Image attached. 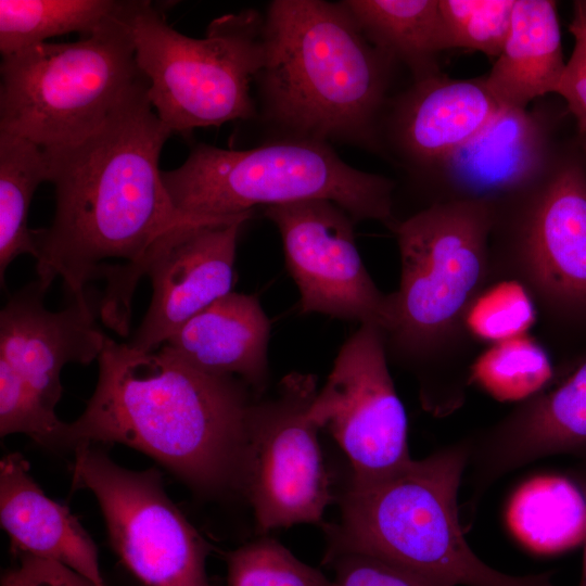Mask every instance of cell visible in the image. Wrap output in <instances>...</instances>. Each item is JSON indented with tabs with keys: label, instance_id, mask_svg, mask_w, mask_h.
I'll use <instances>...</instances> for the list:
<instances>
[{
	"label": "cell",
	"instance_id": "9c48e42d",
	"mask_svg": "<svg viewBox=\"0 0 586 586\" xmlns=\"http://www.w3.org/2000/svg\"><path fill=\"white\" fill-rule=\"evenodd\" d=\"M264 20L255 11L219 16L203 38L169 26L151 1L132 18L136 58L149 98L173 132L220 126L255 115L251 84L264 65Z\"/></svg>",
	"mask_w": 586,
	"mask_h": 586
},
{
	"label": "cell",
	"instance_id": "e0dca14e",
	"mask_svg": "<svg viewBox=\"0 0 586 586\" xmlns=\"http://www.w3.org/2000/svg\"><path fill=\"white\" fill-rule=\"evenodd\" d=\"M48 288L37 279L9 297L0 311V359L55 411L63 367L98 359L106 335L95 323L99 309L87 294L50 311L43 304Z\"/></svg>",
	"mask_w": 586,
	"mask_h": 586
},
{
	"label": "cell",
	"instance_id": "83f0119b",
	"mask_svg": "<svg viewBox=\"0 0 586 586\" xmlns=\"http://www.w3.org/2000/svg\"><path fill=\"white\" fill-rule=\"evenodd\" d=\"M226 586H334L278 540L262 537L225 552Z\"/></svg>",
	"mask_w": 586,
	"mask_h": 586
},
{
	"label": "cell",
	"instance_id": "8fae6325",
	"mask_svg": "<svg viewBox=\"0 0 586 586\" xmlns=\"http://www.w3.org/2000/svg\"><path fill=\"white\" fill-rule=\"evenodd\" d=\"M313 374L292 372L273 395L256 397L250 413L240 493L262 534L295 524H322L331 491L319 428L308 416Z\"/></svg>",
	"mask_w": 586,
	"mask_h": 586
},
{
	"label": "cell",
	"instance_id": "ffe728a7",
	"mask_svg": "<svg viewBox=\"0 0 586 586\" xmlns=\"http://www.w3.org/2000/svg\"><path fill=\"white\" fill-rule=\"evenodd\" d=\"M0 522L15 555L62 563L93 586H105L92 538L65 506L42 492L20 453L0 461Z\"/></svg>",
	"mask_w": 586,
	"mask_h": 586
},
{
	"label": "cell",
	"instance_id": "1f68e13d",
	"mask_svg": "<svg viewBox=\"0 0 586 586\" xmlns=\"http://www.w3.org/2000/svg\"><path fill=\"white\" fill-rule=\"evenodd\" d=\"M324 565L335 572L334 586H428L388 563L361 553L341 555Z\"/></svg>",
	"mask_w": 586,
	"mask_h": 586
},
{
	"label": "cell",
	"instance_id": "d4e9b609",
	"mask_svg": "<svg viewBox=\"0 0 586 586\" xmlns=\"http://www.w3.org/2000/svg\"><path fill=\"white\" fill-rule=\"evenodd\" d=\"M48 181L44 153L36 143L0 132V281L9 265L22 254L35 257L31 230L27 226L36 189Z\"/></svg>",
	"mask_w": 586,
	"mask_h": 586
},
{
	"label": "cell",
	"instance_id": "ba28073f",
	"mask_svg": "<svg viewBox=\"0 0 586 586\" xmlns=\"http://www.w3.org/2000/svg\"><path fill=\"white\" fill-rule=\"evenodd\" d=\"M494 277L519 281L557 335H586V164L559 146L545 171L494 208Z\"/></svg>",
	"mask_w": 586,
	"mask_h": 586
},
{
	"label": "cell",
	"instance_id": "44dd1931",
	"mask_svg": "<svg viewBox=\"0 0 586 586\" xmlns=\"http://www.w3.org/2000/svg\"><path fill=\"white\" fill-rule=\"evenodd\" d=\"M565 63L557 3L515 0L506 42L484 82L501 107L526 109L557 92Z\"/></svg>",
	"mask_w": 586,
	"mask_h": 586
},
{
	"label": "cell",
	"instance_id": "484cf974",
	"mask_svg": "<svg viewBox=\"0 0 586 586\" xmlns=\"http://www.w3.org/2000/svg\"><path fill=\"white\" fill-rule=\"evenodd\" d=\"M546 348L528 333L488 346L470 368V383L498 402L521 403L555 377Z\"/></svg>",
	"mask_w": 586,
	"mask_h": 586
},
{
	"label": "cell",
	"instance_id": "52a82bcc",
	"mask_svg": "<svg viewBox=\"0 0 586 586\" xmlns=\"http://www.w3.org/2000/svg\"><path fill=\"white\" fill-rule=\"evenodd\" d=\"M139 1L75 42H42L2 56L0 132L41 148L78 142L149 86L132 35Z\"/></svg>",
	"mask_w": 586,
	"mask_h": 586
},
{
	"label": "cell",
	"instance_id": "5b68a950",
	"mask_svg": "<svg viewBox=\"0 0 586 586\" xmlns=\"http://www.w3.org/2000/svg\"><path fill=\"white\" fill-rule=\"evenodd\" d=\"M467 437L366 481L339 498L340 521L326 524L323 564L345 553L377 558L428 586H556L552 572L511 575L471 549L458 493L469 464Z\"/></svg>",
	"mask_w": 586,
	"mask_h": 586
},
{
	"label": "cell",
	"instance_id": "7a4b0ae2",
	"mask_svg": "<svg viewBox=\"0 0 586 586\" xmlns=\"http://www.w3.org/2000/svg\"><path fill=\"white\" fill-rule=\"evenodd\" d=\"M98 362L95 390L68 423V448L120 443L151 456L196 492L240 493L257 397L243 381L107 335Z\"/></svg>",
	"mask_w": 586,
	"mask_h": 586
},
{
	"label": "cell",
	"instance_id": "4dcf8cb0",
	"mask_svg": "<svg viewBox=\"0 0 586 586\" xmlns=\"http://www.w3.org/2000/svg\"><path fill=\"white\" fill-rule=\"evenodd\" d=\"M574 48L557 89L574 116L581 141L586 140V14L574 2V15L569 27Z\"/></svg>",
	"mask_w": 586,
	"mask_h": 586
},
{
	"label": "cell",
	"instance_id": "2e32d148",
	"mask_svg": "<svg viewBox=\"0 0 586 586\" xmlns=\"http://www.w3.org/2000/svg\"><path fill=\"white\" fill-rule=\"evenodd\" d=\"M545 107H501L470 141L426 173L431 203L480 202L494 208L512 198L550 164L559 145Z\"/></svg>",
	"mask_w": 586,
	"mask_h": 586
},
{
	"label": "cell",
	"instance_id": "277c9868",
	"mask_svg": "<svg viewBox=\"0 0 586 586\" xmlns=\"http://www.w3.org/2000/svg\"><path fill=\"white\" fill-rule=\"evenodd\" d=\"M257 76L264 110L290 137L375 148L394 63L341 3L276 0Z\"/></svg>",
	"mask_w": 586,
	"mask_h": 586
},
{
	"label": "cell",
	"instance_id": "5bb4252c",
	"mask_svg": "<svg viewBox=\"0 0 586 586\" xmlns=\"http://www.w3.org/2000/svg\"><path fill=\"white\" fill-rule=\"evenodd\" d=\"M253 211L178 226L161 235L143 263L152 298L130 342L139 352L158 349L189 319L232 292L241 227Z\"/></svg>",
	"mask_w": 586,
	"mask_h": 586
},
{
	"label": "cell",
	"instance_id": "f546056e",
	"mask_svg": "<svg viewBox=\"0 0 586 586\" xmlns=\"http://www.w3.org/2000/svg\"><path fill=\"white\" fill-rule=\"evenodd\" d=\"M68 423L61 421L3 359H0V435L23 433L39 445L68 448Z\"/></svg>",
	"mask_w": 586,
	"mask_h": 586
},
{
	"label": "cell",
	"instance_id": "836d02e7",
	"mask_svg": "<svg viewBox=\"0 0 586 586\" xmlns=\"http://www.w3.org/2000/svg\"><path fill=\"white\" fill-rule=\"evenodd\" d=\"M566 473L578 484L586 498V460H579ZM583 569L578 586H586V538L584 540Z\"/></svg>",
	"mask_w": 586,
	"mask_h": 586
},
{
	"label": "cell",
	"instance_id": "4316f807",
	"mask_svg": "<svg viewBox=\"0 0 586 586\" xmlns=\"http://www.w3.org/2000/svg\"><path fill=\"white\" fill-rule=\"evenodd\" d=\"M537 320L526 289L514 279L494 277L469 305L464 328L475 346H491L526 334Z\"/></svg>",
	"mask_w": 586,
	"mask_h": 586
},
{
	"label": "cell",
	"instance_id": "e575fe53",
	"mask_svg": "<svg viewBox=\"0 0 586 586\" xmlns=\"http://www.w3.org/2000/svg\"><path fill=\"white\" fill-rule=\"evenodd\" d=\"M575 3L584 11L586 14V0L575 1Z\"/></svg>",
	"mask_w": 586,
	"mask_h": 586
},
{
	"label": "cell",
	"instance_id": "8992f818",
	"mask_svg": "<svg viewBox=\"0 0 586 586\" xmlns=\"http://www.w3.org/2000/svg\"><path fill=\"white\" fill-rule=\"evenodd\" d=\"M182 213L220 217L309 200L330 201L355 222L375 220L394 231V182L354 168L323 141L289 137L249 150L198 144L184 163L162 170Z\"/></svg>",
	"mask_w": 586,
	"mask_h": 586
},
{
	"label": "cell",
	"instance_id": "ac0fdd59",
	"mask_svg": "<svg viewBox=\"0 0 586 586\" xmlns=\"http://www.w3.org/2000/svg\"><path fill=\"white\" fill-rule=\"evenodd\" d=\"M484 76L455 79L443 73L415 80L396 100L390 138L398 154L428 173L476 136L499 112Z\"/></svg>",
	"mask_w": 586,
	"mask_h": 586
},
{
	"label": "cell",
	"instance_id": "f1b7e54d",
	"mask_svg": "<svg viewBox=\"0 0 586 586\" xmlns=\"http://www.w3.org/2000/svg\"><path fill=\"white\" fill-rule=\"evenodd\" d=\"M515 0H438L447 50L497 59L511 26Z\"/></svg>",
	"mask_w": 586,
	"mask_h": 586
},
{
	"label": "cell",
	"instance_id": "d6a6232c",
	"mask_svg": "<svg viewBox=\"0 0 586 586\" xmlns=\"http://www.w3.org/2000/svg\"><path fill=\"white\" fill-rule=\"evenodd\" d=\"M17 556V562L3 574L1 586H93L62 563L28 555Z\"/></svg>",
	"mask_w": 586,
	"mask_h": 586
},
{
	"label": "cell",
	"instance_id": "7c38bea8",
	"mask_svg": "<svg viewBox=\"0 0 586 586\" xmlns=\"http://www.w3.org/2000/svg\"><path fill=\"white\" fill-rule=\"evenodd\" d=\"M387 361L383 330L360 324L341 347L308 410L346 455L351 481L381 476L412 459L407 415Z\"/></svg>",
	"mask_w": 586,
	"mask_h": 586
},
{
	"label": "cell",
	"instance_id": "7402d4cb",
	"mask_svg": "<svg viewBox=\"0 0 586 586\" xmlns=\"http://www.w3.org/2000/svg\"><path fill=\"white\" fill-rule=\"evenodd\" d=\"M342 4L365 37L393 62L423 79L442 73L447 50L438 0H348Z\"/></svg>",
	"mask_w": 586,
	"mask_h": 586
},
{
	"label": "cell",
	"instance_id": "4fadbf2b",
	"mask_svg": "<svg viewBox=\"0 0 586 586\" xmlns=\"http://www.w3.org/2000/svg\"><path fill=\"white\" fill-rule=\"evenodd\" d=\"M265 216L281 235L302 313L386 330L390 294L382 293L367 271L355 242V221L342 207L309 200L267 206Z\"/></svg>",
	"mask_w": 586,
	"mask_h": 586
},
{
	"label": "cell",
	"instance_id": "cb8c5ba5",
	"mask_svg": "<svg viewBox=\"0 0 586 586\" xmlns=\"http://www.w3.org/2000/svg\"><path fill=\"white\" fill-rule=\"evenodd\" d=\"M129 1L0 0L2 56L23 51L54 36L87 37L119 15Z\"/></svg>",
	"mask_w": 586,
	"mask_h": 586
},
{
	"label": "cell",
	"instance_id": "9a60e30c",
	"mask_svg": "<svg viewBox=\"0 0 586 586\" xmlns=\"http://www.w3.org/2000/svg\"><path fill=\"white\" fill-rule=\"evenodd\" d=\"M555 369L551 382L492 425L469 436L471 511L499 479L534 461L586 460V348Z\"/></svg>",
	"mask_w": 586,
	"mask_h": 586
},
{
	"label": "cell",
	"instance_id": "3957f363",
	"mask_svg": "<svg viewBox=\"0 0 586 586\" xmlns=\"http://www.w3.org/2000/svg\"><path fill=\"white\" fill-rule=\"evenodd\" d=\"M494 207L480 202L425 206L394 229L400 283L390 294L387 358L417 379L423 408L436 417L464 402L475 345L464 315L494 278Z\"/></svg>",
	"mask_w": 586,
	"mask_h": 586
},
{
	"label": "cell",
	"instance_id": "6da1fadb",
	"mask_svg": "<svg viewBox=\"0 0 586 586\" xmlns=\"http://www.w3.org/2000/svg\"><path fill=\"white\" fill-rule=\"evenodd\" d=\"M148 92L149 86L137 91L87 138L42 148L55 212L49 227L31 230L37 279L50 286L61 278L72 298L84 297L89 281L105 279L107 259L124 262L99 307L103 322L122 336L155 241L178 226L213 218L184 214L173 203L158 168L173 131Z\"/></svg>",
	"mask_w": 586,
	"mask_h": 586
},
{
	"label": "cell",
	"instance_id": "30bf717a",
	"mask_svg": "<svg viewBox=\"0 0 586 586\" xmlns=\"http://www.w3.org/2000/svg\"><path fill=\"white\" fill-rule=\"evenodd\" d=\"M74 451L73 487L95 496L113 550L138 579L216 586L206 573L208 545L167 496L156 469H125L94 445Z\"/></svg>",
	"mask_w": 586,
	"mask_h": 586
},
{
	"label": "cell",
	"instance_id": "603a6c76",
	"mask_svg": "<svg viewBox=\"0 0 586 586\" xmlns=\"http://www.w3.org/2000/svg\"><path fill=\"white\" fill-rule=\"evenodd\" d=\"M506 517L515 538L539 555L568 551L586 538V498L566 472L523 482L510 497Z\"/></svg>",
	"mask_w": 586,
	"mask_h": 586
},
{
	"label": "cell",
	"instance_id": "d6986e66",
	"mask_svg": "<svg viewBox=\"0 0 586 586\" xmlns=\"http://www.w3.org/2000/svg\"><path fill=\"white\" fill-rule=\"evenodd\" d=\"M270 322L254 295L230 292L189 319L160 348L208 374L234 377L257 396L269 380Z\"/></svg>",
	"mask_w": 586,
	"mask_h": 586
},
{
	"label": "cell",
	"instance_id": "d590c367",
	"mask_svg": "<svg viewBox=\"0 0 586 586\" xmlns=\"http://www.w3.org/2000/svg\"><path fill=\"white\" fill-rule=\"evenodd\" d=\"M581 144H582V148H583V150H584V152L586 154V140L581 141Z\"/></svg>",
	"mask_w": 586,
	"mask_h": 586
}]
</instances>
